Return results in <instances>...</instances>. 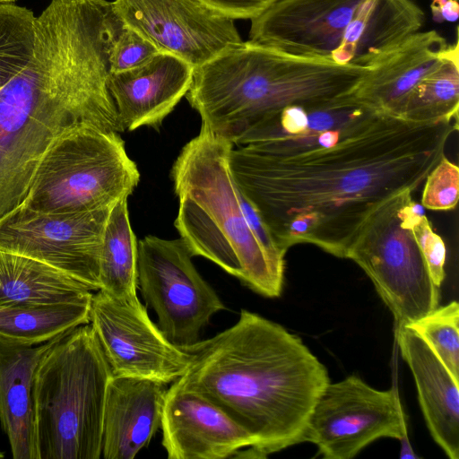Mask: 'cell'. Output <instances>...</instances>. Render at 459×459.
Instances as JSON below:
<instances>
[{
  "label": "cell",
  "instance_id": "6da1fadb",
  "mask_svg": "<svg viewBox=\"0 0 459 459\" xmlns=\"http://www.w3.org/2000/svg\"><path fill=\"white\" fill-rule=\"evenodd\" d=\"M457 130L458 119L418 123L380 113L358 133L296 155L233 146L229 166L282 249L307 243L344 258L379 205L423 185Z\"/></svg>",
  "mask_w": 459,
  "mask_h": 459
},
{
  "label": "cell",
  "instance_id": "7a4b0ae2",
  "mask_svg": "<svg viewBox=\"0 0 459 459\" xmlns=\"http://www.w3.org/2000/svg\"><path fill=\"white\" fill-rule=\"evenodd\" d=\"M118 31L100 0H51L36 17L30 61L0 88V220L24 203L41 158L65 132H124L107 86Z\"/></svg>",
  "mask_w": 459,
  "mask_h": 459
},
{
  "label": "cell",
  "instance_id": "3957f363",
  "mask_svg": "<svg viewBox=\"0 0 459 459\" xmlns=\"http://www.w3.org/2000/svg\"><path fill=\"white\" fill-rule=\"evenodd\" d=\"M188 352V369L178 381L218 405L255 440L234 458H266L304 442L309 416L330 380L300 338L241 309L232 326Z\"/></svg>",
  "mask_w": 459,
  "mask_h": 459
},
{
  "label": "cell",
  "instance_id": "277c9868",
  "mask_svg": "<svg viewBox=\"0 0 459 459\" xmlns=\"http://www.w3.org/2000/svg\"><path fill=\"white\" fill-rule=\"evenodd\" d=\"M233 144L200 130L170 172L179 206L175 227L192 256L204 257L266 297L282 290L284 255L236 184L229 166Z\"/></svg>",
  "mask_w": 459,
  "mask_h": 459
},
{
  "label": "cell",
  "instance_id": "5b68a950",
  "mask_svg": "<svg viewBox=\"0 0 459 459\" xmlns=\"http://www.w3.org/2000/svg\"><path fill=\"white\" fill-rule=\"evenodd\" d=\"M370 69L242 41L195 67L186 98L201 129L241 146L287 107L350 95Z\"/></svg>",
  "mask_w": 459,
  "mask_h": 459
},
{
  "label": "cell",
  "instance_id": "8992f818",
  "mask_svg": "<svg viewBox=\"0 0 459 459\" xmlns=\"http://www.w3.org/2000/svg\"><path fill=\"white\" fill-rule=\"evenodd\" d=\"M110 367L91 324L62 334L39 362L32 399L38 459H100Z\"/></svg>",
  "mask_w": 459,
  "mask_h": 459
},
{
  "label": "cell",
  "instance_id": "52a82bcc",
  "mask_svg": "<svg viewBox=\"0 0 459 459\" xmlns=\"http://www.w3.org/2000/svg\"><path fill=\"white\" fill-rule=\"evenodd\" d=\"M139 180L118 133L81 125L65 132L45 152L22 205L47 212L110 207L128 198Z\"/></svg>",
  "mask_w": 459,
  "mask_h": 459
},
{
  "label": "cell",
  "instance_id": "ba28073f",
  "mask_svg": "<svg viewBox=\"0 0 459 459\" xmlns=\"http://www.w3.org/2000/svg\"><path fill=\"white\" fill-rule=\"evenodd\" d=\"M405 190L385 201L364 221L345 257L369 277L395 327L408 326L438 307L440 291L413 235L420 208Z\"/></svg>",
  "mask_w": 459,
  "mask_h": 459
},
{
  "label": "cell",
  "instance_id": "9c48e42d",
  "mask_svg": "<svg viewBox=\"0 0 459 459\" xmlns=\"http://www.w3.org/2000/svg\"><path fill=\"white\" fill-rule=\"evenodd\" d=\"M181 238L144 237L137 244L136 280L157 325L176 346L188 350L212 316L226 309L212 287L201 276Z\"/></svg>",
  "mask_w": 459,
  "mask_h": 459
},
{
  "label": "cell",
  "instance_id": "30bf717a",
  "mask_svg": "<svg viewBox=\"0 0 459 459\" xmlns=\"http://www.w3.org/2000/svg\"><path fill=\"white\" fill-rule=\"evenodd\" d=\"M408 437L407 416L396 387L377 390L351 375L328 383L309 416L304 442L325 459H351L382 437Z\"/></svg>",
  "mask_w": 459,
  "mask_h": 459
},
{
  "label": "cell",
  "instance_id": "8fae6325",
  "mask_svg": "<svg viewBox=\"0 0 459 459\" xmlns=\"http://www.w3.org/2000/svg\"><path fill=\"white\" fill-rule=\"evenodd\" d=\"M112 206L47 212L22 204L0 220V249L45 263L97 291L101 286L100 256Z\"/></svg>",
  "mask_w": 459,
  "mask_h": 459
},
{
  "label": "cell",
  "instance_id": "7c38bea8",
  "mask_svg": "<svg viewBox=\"0 0 459 459\" xmlns=\"http://www.w3.org/2000/svg\"><path fill=\"white\" fill-rule=\"evenodd\" d=\"M90 324L114 377L170 384L188 369L191 353L163 334L136 295L116 298L97 290L91 298Z\"/></svg>",
  "mask_w": 459,
  "mask_h": 459
},
{
  "label": "cell",
  "instance_id": "4fadbf2b",
  "mask_svg": "<svg viewBox=\"0 0 459 459\" xmlns=\"http://www.w3.org/2000/svg\"><path fill=\"white\" fill-rule=\"evenodd\" d=\"M123 23L194 68L226 48L242 42L233 20L219 15L197 0H115Z\"/></svg>",
  "mask_w": 459,
  "mask_h": 459
},
{
  "label": "cell",
  "instance_id": "5bb4252c",
  "mask_svg": "<svg viewBox=\"0 0 459 459\" xmlns=\"http://www.w3.org/2000/svg\"><path fill=\"white\" fill-rule=\"evenodd\" d=\"M365 1L275 0L251 19L248 41L293 56L331 59Z\"/></svg>",
  "mask_w": 459,
  "mask_h": 459
},
{
  "label": "cell",
  "instance_id": "9a60e30c",
  "mask_svg": "<svg viewBox=\"0 0 459 459\" xmlns=\"http://www.w3.org/2000/svg\"><path fill=\"white\" fill-rule=\"evenodd\" d=\"M160 428L169 459L234 458L255 444L222 409L178 380L168 388Z\"/></svg>",
  "mask_w": 459,
  "mask_h": 459
},
{
  "label": "cell",
  "instance_id": "2e32d148",
  "mask_svg": "<svg viewBox=\"0 0 459 459\" xmlns=\"http://www.w3.org/2000/svg\"><path fill=\"white\" fill-rule=\"evenodd\" d=\"M378 114L351 93L313 105L290 106L271 117L247 145L270 154L296 155L331 146L362 130Z\"/></svg>",
  "mask_w": 459,
  "mask_h": 459
},
{
  "label": "cell",
  "instance_id": "e0dca14e",
  "mask_svg": "<svg viewBox=\"0 0 459 459\" xmlns=\"http://www.w3.org/2000/svg\"><path fill=\"white\" fill-rule=\"evenodd\" d=\"M194 67L159 52L135 68L109 73L107 86L124 131L159 127L188 91Z\"/></svg>",
  "mask_w": 459,
  "mask_h": 459
},
{
  "label": "cell",
  "instance_id": "ac0fdd59",
  "mask_svg": "<svg viewBox=\"0 0 459 459\" xmlns=\"http://www.w3.org/2000/svg\"><path fill=\"white\" fill-rule=\"evenodd\" d=\"M167 385L112 376L103 414V458L133 459L149 445L160 428Z\"/></svg>",
  "mask_w": 459,
  "mask_h": 459
},
{
  "label": "cell",
  "instance_id": "d6986e66",
  "mask_svg": "<svg viewBox=\"0 0 459 459\" xmlns=\"http://www.w3.org/2000/svg\"><path fill=\"white\" fill-rule=\"evenodd\" d=\"M448 47L436 30L418 31L372 65L351 96L376 112L397 117L407 96L437 67Z\"/></svg>",
  "mask_w": 459,
  "mask_h": 459
},
{
  "label": "cell",
  "instance_id": "ffe728a7",
  "mask_svg": "<svg viewBox=\"0 0 459 459\" xmlns=\"http://www.w3.org/2000/svg\"><path fill=\"white\" fill-rule=\"evenodd\" d=\"M394 333L431 437L450 459H458L459 381L412 329L395 327Z\"/></svg>",
  "mask_w": 459,
  "mask_h": 459
},
{
  "label": "cell",
  "instance_id": "44dd1931",
  "mask_svg": "<svg viewBox=\"0 0 459 459\" xmlns=\"http://www.w3.org/2000/svg\"><path fill=\"white\" fill-rule=\"evenodd\" d=\"M425 14L414 0H366L347 26L331 59L374 65L420 31Z\"/></svg>",
  "mask_w": 459,
  "mask_h": 459
},
{
  "label": "cell",
  "instance_id": "7402d4cb",
  "mask_svg": "<svg viewBox=\"0 0 459 459\" xmlns=\"http://www.w3.org/2000/svg\"><path fill=\"white\" fill-rule=\"evenodd\" d=\"M60 336L35 346L0 340V424L14 459H38L34 375L43 355Z\"/></svg>",
  "mask_w": 459,
  "mask_h": 459
},
{
  "label": "cell",
  "instance_id": "603a6c76",
  "mask_svg": "<svg viewBox=\"0 0 459 459\" xmlns=\"http://www.w3.org/2000/svg\"><path fill=\"white\" fill-rule=\"evenodd\" d=\"M91 298L85 284L60 270L0 249V305L57 304Z\"/></svg>",
  "mask_w": 459,
  "mask_h": 459
},
{
  "label": "cell",
  "instance_id": "cb8c5ba5",
  "mask_svg": "<svg viewBox=\"0 0 459 459\" xmlns=\"http://www.w3.org/2000/svg\"><path fill=\"white\" fill-rule=\"evenodd\" d=\"M91 302L0 305V340L24 346L47 342L89 324Z\"/></svg>",
  "mask_w": 459,
  "mask_h": 459
},
{
  "label": "cell",
  "instance_id": "d4e9b609",
  "mask_svg": "<svg viewBox=\"0 0 459 459\" xmlns=\"http://www.w3.org/2000/svg\"><path fill=\"white\" fill-rule=\"evenodd\" d=\"M459 48L449 45L443 58L411 91L397 117L425 123L458 119Z\"/></svg>",
  "mask_w": 459,
  "mask_h": 459
},
{
  "label": "cell",
  "instance_id": "484cf974",
  "mask_svg": "<svg viewBox=\"0 0 459 459\" xmlns=\"http://www.w3.org/2000/svg\"><path fill=\"white\" fill-rule=\"evenodd\" d=\"M137 242L132 230L127 198L110 209L100 256V290L116 298L136 295Z\"/></svg>",
  "mask_w": 459,
  "mask_h": 459
},
{
  "label": "cell",
  "instance_id": "4316f807",
  "mask_svg": "<svg viewBox=\"0 0 459 459\" xmlns=\"http://www.w3.org/2000/svg\"><path fill=\"white\" fill-rule=\"evenodd\" d=\"M36 16L13 3L0 4V88L30 61Z\"/></svg>",
  "mask_w": 459,
  "mask_h": 459
},
{
  "label": "cell",
  "instance_id": "83f0119b",
  "mask_svg": "<svg viewBox=\"0 0 459 459\" xmlns=\"http://www.w3.org/2000/svg\"><path fill=\"white\" fill-rule=\"evenodd\" d=\"M459 381V304L452 301L408 325Z\"/></svg>",
  "mask_w": 459,
  "mask_h": 459
},
{
  "label": "cell",
  "instance_id": "f1b7e54d",
  "mask_svg": "<svg viewBox=\"0 0 459 459\" xmlns=\"http://www.w3.org/2000/svg\"><path fill=\"white\" fill-rule=\"evenodd\" d=\"M459 197V168L445 155L424 180L421 204L433 211L454 209Z\"/></svg>",
  "mask_w": 459,
  "mask_h": 459
},
{
  "label": "cell",
  "instance_id": "f546056e",
  "mask_svg": "<svg viewBox=\"0 0 459 459\" xmlns=\"http://www.w3.org/2000/svg\"><path fill=\"white\" fill-rule=\"evenodd\" d=\"M158 53V49L150 41L124 24L111 48L109 73L140 66Z\"/></svg>",
  "mask_w": 459,
  "mask_h": 459
},
{
  "label": "cell",
  "instance_id": "4dcf8cb0",
  "mask_svg": "<svg viewBox=\"0 0 459 459\" xmlns=\"http://www.w3.org/2000/svg\"><path fill=\"white\" fill-rule=\"evenodd\" d=\"M411 228L429 274L434 283L440 288L446 276V248L444 240L433 230L420 207L414 213Z\"/></svg>",
  "mask_w": 459,
  "mask_h": 459
},
{
  "label": "cell",
  "instance_id": "1f68e13d",
  "mask_svg": "<svg viewBox=\"0 0 459 459\" xmlns=\"http://www.w3.org/2000/svg\"><path fill=\"white\" fill-rule=\"evenodd\" d=\"M213 13L234 19H253L275 0H197Z\"/></svg>",
  "mask_w": 459,
  "mask_h": 459
},
{
  "label": "cell",
  "instance_id": "d6a6232c",
  "mask_svg": "<svg viewBox=\"0 0 459 459\" xmlns=\"http://www.w3.org/2000/svg\"><path fill=\"white\" fill-rule=\"evenodd\" d=\"M430 9L437 22H455L459 15L457 0H431Z\"/></svg>",
  "mask_w": 459,
  "mask_h": 459
},
{
  "label": "cell",
  "instance_id": "836d02e7",
  "mask_svg": "<svg viewBox=\"0 0 459 459\" xmlns=\"http://www.w3.org/2000/svg\"><path fill=\"white\" fill-rule=\"evenodd\" d=\"M401 442V453H400V458L402 459H415L418 458V456L414 454L409 437H404Z\"/></svg>",
  "mask_w": 459,
  "mask_h": 459
},
{
  "label": "cell",
  "instance_id": "e575fe53",
  "mask_svg": "<svg viewBox=\"0 0 459 459\" xmlns=\"http://www.w3.org/2000/svg\"><path fill=\"white\" fill-rule=\"evenodd\" d=\"M15 0H0V4L13 3Z\"/></svg>",
  "mask_w": 459,
  "mask_h": 459
},
{
  "label": "cell",
  "instance_id": "d590c367",
  "mask_svg": "<svg viewBox=\"0 0 459 459\" xmlns=\"http://www.w3.org/2000/svg\"><path fill=\"white\" fill-rule=\"evenodd\" d=\"M1 458H4V454L2 452H0V459Z\"/></svg>",
  "mask_w": 459,
  "mask_h": 459
}]
</instances>
